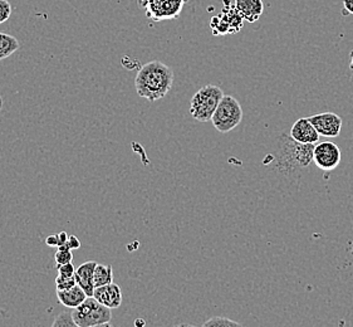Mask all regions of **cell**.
<instances>
[{"label":"cell","instance_id":"15","mask_svg":"<svg viewBox=\"0 0 353 327\" xmlns=\"http://www.w3.org/2000/svg\"><path fill=\"white\" fill-rule=\"evenodd\" d=\"M21 44L15 37L6 33H0V61L10 57L13 53L19 50Z\"/></svg>","mask_w":353,"mask_h":327},{"label":"cell","instance_id":"21","mask_svg":"<svg viewBox=\"0 0 353 327\" xmlns=\"http://www.w3.org/2000/svg\"><path fill=\"white\" fill-rule=\"evenodd\" d=\"M57 270H58V275H61V276H65V277L76 276V268L72 262L71 264H58Z\"/></svg>","mask_w":353,"mask_h":327},{"label":"cell","instance_id":"23","mask_svg":"<svg viewBox=\"0 0 353 327\" xmlns=\"http://www.w3.org/2000/svg\"><path fill=\"white\" fill-rule=\"evenodd\" d=\"M68 246H70V248L72 250H76V249L81 248V241L78 239L76 235H70V238H68Z\"/></svg>","mask_w":353,"mask_h":327},{"label":"cell","instance_id":"25","mask_svg":"<svg viewBox=\"0 0 353 327\" xmlns=\"http://www.w3.org/2000/svg\"><path fill=\"white\" fill-rule=\"evenodd\" d=\"M46 244H47L48 247H58V237H57V235H50V237H47Z\"/></svg>","mask_w":353,"mask_h":327},{"label":"cell","instance_id":"7","mask_svg":"<svg viewBox=\"0 0 353 327\" xmlns=\"http://www.w3.org/2000/svg\"><path fill=\"white\" fill-rule=\"evenodd\" d=\"M188 0H139L146 17L154 21L177 19Z\"/></svg>","mask_w":353,"mask_h":327},{"label":"cell","instance_id":"16","mask_svg":"<svg viewBox=\"0 0 353 327\" xmlns=\"http://www.w3.org/2000/svg\"><path fill=\"white\" fill-rule=\"evenodd\" d=\"M113 282V270L111 266L107 264H99L94 268V275H93V284L94 287L99 286L108 285Z\"/></svg>","mask_w":353,"mask_h":327},{"label":"cell","instance_id":"5","mask_svg":"<svg viewBox=\"0 0 353 327\" xmlns=\"http://www.w3.org/2000/svg\"><path fill=\"white\" fill-rule=\"evenodd\" d=\"M243 108L233 96L224 95L223 100L220 101L219 106L216 107L215 112L212 115V122L214 128L221 134L230 132L232 130L239 126L243 120Z\"/></svg>","mask_w":353,"mask_h":327},{"label":"cell","instance_id":"11","mask_svg":"<svg viewBox=\"0 0 353 327\" xmlns=\"http://www.w3.org/2000/svg\"><path fill=\"white\" fill-rule=\"evenodd\" d=\"M93 297L99 301L102 305L108 308H119L122 304V292L121 287L116 284H108V285L99 286L94 288Z\"/></svg>","mask_w":353,"mask_h":327},{"label":"cell","instance_id":"4","mask_svg":"<svg viewBox=\"0 0 353 327\" xmlns=\"http://www.w3.org/2000/svg\"><path fill=\"white\" fill-rule=\"evenodd\" d=\"M72 316L77 327L110 326L112 320L111 308L102 305L93 296L87 297L83 304L73 308Z\"/></svg>","mask_w":353,"mask_h":327},{"label":"cell","instance_id":"10","mask_svg":"<svg viewBox=\"0 0 353 327\" xmlns=\"http://www.w3.org/2000/svg\"><path fill=\"white\" fill-rule=\"evenodd\" d=\"M290 135L297 143H313V145L319 143V137H321L308 117H301L299 120L294 122L290 128Z\"/></svg>","mask_w":353,"mask_h":327},{"label":"cell","instance_id":"6","mask_svg":"<svg viewBox=\"0 0 353 327\" xmlns=\"http://www.w3.org/2000/svg\"><path fill=\"white\" fill-rule=\"evenodd\" d=\"M224 7L219 15L212 17L210 28L214 36H226L241 32L244 26V18L230 0H223Z\"/></svg>","mask_w":353,"mask_h":327},{"label":"cell","instance_id":"28","mask_svg":"<svg viewBox=\"0 0 353 327\" xmlns=\"http://www.w3.org/2000/svg\"><path fill=\"white\" fill-rule=\"evenodd\" d=\"M350 68H351V71H352L353 75V52L351 53V64H350Z\"/></svg>","mask_w":353,"mask_h":327},{"label":"cell","instance_id":"3","mask_svg":"<svg viewBox=\"0 0 353 327\" xmlns=\"http://www.w3.org/2000/svg\"><path fill=\"white\" fill-rule=\"evenodd\" d=\"M224 92L218 86L208 85L201 87L191 99L190 114L196 121H212V115L220 101L223 100Z\"/></svg>","mask_w":353,"mask_h":327},{"label":"cell","instance_id":"17","mask_svg":"<svg viewBox=\"0 0 353 327\" xmlns=\"http://www.w3.org/2000/svg\"><path fill=\"white\" fill-rule=\"evenodd\" d=\"M76 285H77L76 276H73V277H65V276H61V275L57 276V291H59V290H68V288H72L73 286Z\"/></svg>","mask_w":353,"mask_h":327},{"label":"cell","instance_id":"13","mask_svg":"<svg viewBox=\"0 0 353 327\" xmlns=\"http://www.w3.org/2000/svg\"><path fill=\"white\" fill-rule=\"evenodd\" d=\"M235 7L248 23H255L264 12L261 0H235Z\"/></svg>","mask_w":353,"mask_h":327},{"label":"cell","instance_id":"19","mask_svg":"<svg viewBox=\"0 0 353 327\" xmlns=\"http://www.w3.org/2000/svg\"><path fill=\"white\" fill-rule=\"evenodd\" d=\"M54 259H56L57 266L58 264H71L72 259H73L71 249H65V250L58 249Z\"/></svg>","mask_w":353,"mask_h":327},{"label":"cell","instance_id":"27","mask_svg":"<svg viewBox=\"0 0 353 327\" xmlns=\"http://www.w3.org/2000/svg\"><path fill=\"white\" fill-rule=\"evenodd\" d=\"M143 325H145V321L141 319L134 321V326H143Z\"/></svg>","mask_w":353,"mask_h":327},{"label":"cell","instance_id":"2","mask_svg":"<svg viewBox=\"0 0 353 327\" xmlns=\"http://www.w3.org/2000/svg\"><path fill=\"white\" fill-rule=\"evenodd\" d=\"M313 143H297L290 135H282L276 141L274 165L283 174H293L310 166L313 161Z\"/></svg>","mask_w":353,"mask_h":327},{"label":"cell","instance_id":"9","mask_svg":"<svg viewBox=\"0 0 353 327\" xmlns=\"http://www.w3.org/2000/svg\"><path fill=\"white\" fill-rule=\"evenodd\" d=\"M308 119L321 136L337 137L341 134L343 121L337 114L323 112V114L312 115Z\"/></svg>","mask_w":353,"mask_h":327},{"label":"cell","instance_id":"24","mask_svg":"<svg viewBox=\"0 0 353 327\" xmlns=\"http://www.w3.org/2000/svg\"><path fill=\"white\" fill-rule=\"evenodd\" d=\"M343 14L353 15V0H343Z\"/></svg>","mask_w":353,"mask_h":327},{"label":"cell","instance_id":"8","mask_svg":"<svg viewBox=\"0 0 353 327\" xmlns=\"http://www.w3.org/2000/svg\"><path fill=\"white\" fill-rule=\"evenodd\" d=\"M342 159L341 150L336 143L331 141L317 143L314 145L313 151V163L316 164L318 169L323 171H332L339 166Z\"/></svg>","mask_w":353,"mask_h":327},{"label":"cell","instance_id":"26","mask_svg":"<svg viewBox=\"0 0 353 327\" xmlns=\"http://www.w3.org/2000/svg\"><path fill=\"white\" fill-rule=\"evenodd\" d=\"M57 237H58V247L62 246L64 243L68 242V238H70V235H67V232H61V233L57 235Z\"/></svg>","mask_w":353,"mask_h":327},{"label":"cell","instance_id":"14","mask_svg":"<svg viewBox=\"0 0 353 327\" xmlns=\"http://www.w3.org/2000/svg\"><path fill=\"white\" fill-rule=\"evenodd\" d=\"M57 297H58L59 304H62L63 306L73 310V308L79 306L81 304H83L88 296L85 295V292L82 290L81 286L76 285L73 286L72 288H68V290L57 291Z\"/></svg>","mask_w":353,"mask_h":327},{"label":"cell","instance_id":"20","mask_svg":"<svg viewBox=\"0 0 353 327\" xmlns=\"http://www.w3.org/2000/svg\"><path fill=\"white\" fill-rule=\"evenodd\" d=\"M12 15V6L8 0H0V24L6 23Z\"/></svg>","mask_w":353,"mask_h":327},{"label":"cell","instance_id":"22","mask_svg":"<svg viewBox=\"0 0 353 327\" xmlns=\"http://www.w3.org/2000/svg\"><path fill=\"white\" fill-rule=\"evenodd\" d=\"M218 325H230V326H234V325H239L238 322H235V321L228 320V319H224V317H212V320L206 321L203 326H218Z\"/></svg>","mask_w":353,"mask_h":327},{"label":"cell","instance_id":"12","mask_svg":"<svg viewBox=\"0 0 353 327\" xmlns=\"http://www.w3.org/2000/svg\"><path fill=\"white\" fill-rule=\"evenodd\" d=\"M97 266V262L94 261H88L85 264H81L76 270V279L77 285L82 287V290L85 292L88 297L93 296L94 293V284H93V275H94V268Z\"/></svg>","mask_w":353,"mask_h":327},{"label":"cell","instance_id":"18","mask_svg":"<svg viewBox=\"0 0 353 327\" xmlns=\"http://www.w3.org/2000/svg\"><path fill=\"white\" fill-rule=\"evenodd\" d=\"M53 326H77V325L73 320L71 313H63L57 316L56 320L53 322Z\"/></svg>","mask_w":353,"mask_h":327},{"label":"cell","instance_id":"1","mask_svg":"<svg viewBox=\"0 0 353 327\" xmlns=\"http://www.w3.org/2000/svg\"><path fill=\"white\" fill-rule=\"evenodd\" d=\"M172 83L174 72L160 61L143 64L134 79L137 95L150 102L163 99L170 92Z\"/></svg>","mask_w":353,"mask_h":327}]
</instances>
